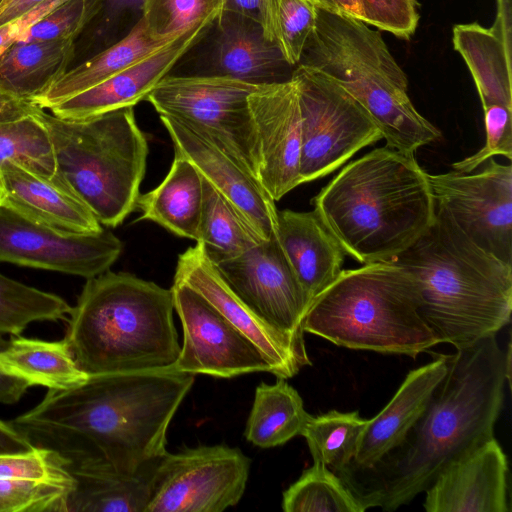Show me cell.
Here are the masks:
<instances>
[{
	"mask_svg": "<svg viewBox=\"0 0 512 512\" xmlns=\"http://www.w3.org/2000/svg\"><path fill=\"white\" fill-rule=\"evenodd\" d=\"M212 23L191 28L162 49L103 82L53 105L49 108L51 114L64 120H82L134 107L170 74Z\"/></svg>",
	"mask_w": 512,
	"mask_h": 512,
	"instance_id": "cell-21",
	"label": "cell"
},
{
	"mask_svg": "<svg viewBox=\"0 0 512 512\" xmlns=\"http://www.w3.org/2000/svg\"><path fill=\"white\" fill-rule=\"evenodd\" d=\"M0 372L31 386L48 390H65L83 383L88 374L82 371L63 340L46 341L11 336L0 351Z\"/></svg>",
	"mask_w": 512,
	"mask_h": 512,
	"instance_id": "cell-29",
	"label": "cell"
},
{
	"mask_svg": "<svg viewBox=\"0 0 512 512\" xmlns=\"http://www.w3.org/2000/svg\"><path fill=\"white\" fill-rule=\"evenodd\" d=\"M174 160L164 180L153 190L140 194L136 208L139 220L153 221L177 236L199 239L203 209V177L197 168L174 149Z\"/></svg>",
	"mask_w": 512,
	"mask_h": 512,
	"instance_id": "cell-26",
	"label": "cell"
},
{
	"mask_svg": "<svg viewBox=\"0 0 512 512\" xmlns=\"http://www.w3.org/2000/svg\"><path fill=\"white\" fill-rule=\"evenodd\" d=\"M364 22L399 38L409 39L416 31L417 0H360Z\"/></svg>",
	"mask_w": 512,
	"mask_h": 512,
	"instance_id": "cell-43",
	"label": "cell"
},
{
	"mask_svg": "<svg viewBox=\"0 0 512 512\" xmlns=\"http://www.w3.org/2000/svg\"><path fill=\"white\" fill-rule=\"evenodd\" d=\"M174 279L197 291L251 341L278 378H291L302 367L311 365L308 355L300 353L289 339L263 321L238 297L199 243L179 255Z\"/></svg>",
	"mask_w": 512,
	"mask_h": 512,
	"instance_id": "cell-19",
	"label": "cell"
},
{
	"mask_svg": "<svg viewBox=\"0 0 512 512\" xmlns=\"http://www.w3.org/2000/svg\"><path fill=\"white\" fill-rule=\"evenodd\" d=\"M391 262L413 279L439 344L465 347L510 323L512 265L477 246L436 203L429 228Z\"/></svg>",
	"mask_w": 512,
	"mask_h": 512,
	"instance_id": "cell-4",
	"label": "cell"
},
{
	"mask_svg": "<svg viewBox=\"0 0 512 512\" xmlns=\"http://www.w3.org/2000/svg\"><path fill=\"white\" fill-rule=\"evenodd\" d=\"M507 456L494 438L446 467L425 493L427 512H509Z\"/></svg>",
	"mask_w": 512,
	"mask_h": 512,
	"instance_id": "cell-20",
	"label": "cell"
},
{
	"mask_svg": "<svg viewBox=\"0 0 512 512\" xmlns=\"http://www.w3.org/2000/svg\"><path fill=\"white\" fill-rule=\"evenodd\" d=\"M173 142L185 156L235 208L243 220L262 239L277 233L278 210L275 201L261 184L222 150L201 128L180 119L159 115Z\"/></svg>",
	"mask_w": 512,
	"mask_h": 512,
	"instance_id": "cell-17",
	"label": "cell"
},
{
	"mask_svg": "<svg viewBox=\"0 0 512 512\" xmlns=\"http://www.w3.org/2000/svg\"><path fill=\"white\" fill-rule=\"evenodd\" d=\"M170 42L172 41L154 38L140 17L121 39L83 63L67 70L45 91L33 98L32 102L42 109H49L53 105L103 82L162 49Z\"/></svg>",
	"mask_w": 512,
	"mask_h": 512,
	"instance_id": "cell-27",
	"label": "cell"
},
{
	"mask_svg": "<svg viewBox=\"0 0 512 512\" xmlns=\"http://www.w3.org/2000/svg\"><path fill=\"white\" fill-rule=\"evenodd\" d=\"M122 250L108 230L69 231L0 204V262L89 279L108 271Z\"/></svg>",
	"mask_w": 512,
	"mask_h": 512,
	"instance_id": "cell-12",
	"label": "cell"
},
{
	"mask_svg": "<svg viewBox=\"0 0 512 512\" xmlns=\"http://www.w3.org/2000/svg\"><path fill=\"white\" fill-rule=\"evenodd\" d=\"M251 460L226 445L166 452L157 465L146 512H222L238 504Z\"/></svg>",
	"mask_w": 512,
	"mask_h": 512,
	"instance_id": "cell-11",
	"label": "cell"
},
{
	"mask_svg": "<svg viewBox=\"0 0 512 512\" xmlns=\"http://www.w3.org/2000/svg\"><path fill=\"white\" fill-rule=\"evenodd\" d=\"M96 8L92 0H66L31 25L17 43L74 41Z\"/></svg>",
	"mask_w": 512,
	"mask_h": 512,
	"instance_id": "cell-40",
	"label": "cell"
},
{
	"mask_svg": "<svg viewBox=\"0 0 512 512\" xmlns=\"http://www.w3.org/2000/svg\"><path fill=\"white\" fill-rule=\"evenodd\" d=\"M75 487L72 478H0V512H66Z\"/></svg>",
	"mask_w": 512,
	"mask_h": 512,
	"instance_id": "cell-39",
	"label": "cell"
},
{
	"mask_svg": "<svg viewBox=\"0 0 512 512\" xmlns=\"http://www.w3.org/2000/svg\"><path fill=\"white\" fill-rule=\"evenodd\" d=\"M35 446L10 422L0 420V453H17L33 449Z\"/></svg>",
	"mask_w": 512,
	"mask_h": 512,
	"instance_id": "cell-47",
	"label": "cell"
},
{
	"mask_svg": "<svg viewBox=\"0 0 512 512\" xmlns=\"http://www.w3.org/2000/svg\"><path fill=\"white\" fill-rule=\"evenodd\" d=\"M0 478L64 480L72 475L55 452L35 446L25 452L0 453Z\"/></svg>",
	"mask_w": 512,
	"mask_h": 512,
	"instance_id": "cell-42",
	"label": "cell"
},
{
	"mask_svg": "<svg viewBox=\"0 0 512 512\" xmlns=\"http://www.w3.org/2000/svg\"><path fill=\"white\" fill-rule=\"evenodd\" d=\"M204 199L199 243L214 263L232 259L262 239L231 203L203 178Z\"/></svg>",
	"mask_w": 512,
	"mask_h": 512,
	"instance_id": "cell-32",
	"label": "cell"
},
{
	"mask_svg": "<svg viewBox=\"0 0 512 512\" xmlns=\"http://www.w3.org/2000/svg\"><path fill=\"white\" fill-rule=\"evenodd\" d=\"M367 422L358 411L332 410L309 415L300 435L306 439L313 461L337 472L354 459Z\"/></svg>",
	"mask_w": 512,
	"mask_h": 512,
	"instance_id": "cell-33",
	"label": "cell"
},
{
	"mask_svg": "<svg viewBox=\"0 0 512 512\" xmlns=\"http://www.w3.org/2000/svg\"><path fill=\"white\" fill-rule=\"evenodd\" d=\"M316 7L333 12L345 13L364 21V12L360 0H310Z\"/></svg>",
	"mask_w": 512,
	"mask_h": 512,
	"instance_id": "cell-49",
	"label": "cell"
},
{
	"mask_svg": "<svg viewBox=\"0 0 512 512\" xmlns=\"http://www.w3.org/2000/svg\"><path fill=\"white\" fill-rule=\"evenodd\" d=\"M264 0H225L223 10L236 12L262 24Z\"/></svg>",
	"mask_w": 512,
	"mask_h": 512,
	"instance_id": "cell-50",
	"label": "cell"
},
{
	"mask_svg": "<svg viewBox=\"0 0 512 512\" xmlns=\"http://www.w3.org/2000/svg\"><path fill=\"white\" fill-rule=\"evenodd\" d=\"M145 0H103L106 21L128 23L131 29L142 15Z\"/></svg>",
	"mask_w": 512,
	"mask_h": 512,
	"instance_id": "cell-45",
	"label": "cell"
},
{
	"mask_svg": "<svg viewBox=\"0 0 512 512\" xmlns=\"http://www.w3.org/2000/svg\"><path fill=\"white\" fill-rule=\"evenodd\" d=\"M57 173L100 224L116 227L136 209L148 143L133 107L82 120H64L40 108Z\"/></svg>",
	"mask_w": 512,
	"mask_h": 512,
	"instance_id": "cell-8",
	"label": "cell"
},
{
	"mask_svg": "<svg viewBox=\"0 0 512 512\" xmlns=\"http://www.w3.org/2000/svg\"><path fill=\"white\" fill-rule=\"evenodd\" d=\"M291 78L301 111L300 184L332 173L382 139L363 106L323 73L297 65Z\"/></svg>",
	"mask_w": 512,
	"mask_h": 512,
	"instance_id": "cell-10",
	"label": "cell"
},
{
	"mask_svg": "<svg viewBox=\"0 0 512 512\" xmlns=\"http://www.w3.org/2000/svg\"><path fill=\"white\" fill-rule=\"evenodd\" d=\"M443 356L446 374L404 440L371 467L335 472L365 510L407 505L451 463L494 438L510 383V345L503 350L494 335Z\"/></svg>",
	"mask_w": 512,
	"mask_h": 512,
	"instance_id": "cell-2",
	"label": "cell"
},
{
	"mask_svg": "<svg viewBox=\"0 0 512 512\" xmlns=\"http://www.w3.org/2000/svg\"><path fill=\"white\" fill-rule=\"evenodd\" d=\"M346 254L391 262L432 224L435 200L413 153L384 146L347 164L312 200Z\"/></svg>",
	"mask_w": 512,
	"mask_h": 512,
	"instance_id": "cell-3",
	"label": "cell"
},
{
	"mask_svg": "<svg viewBox=\"0 0 512 512\" xmlns=\"http://www.w3.org/2000/svg\"><path fill=\"white\" fill-rule=\"evenodd\" d=\"M483 110L486 143L472 156L454 162L452 168L455 171L470 173L496 155L512 158V108L493 105Z\"/></svg>",
	"mask_w": 512,
	"mask_h": 512,
	"instance_id": "cell-41",
	"label": "cell"
},
{
	"mask_svg": "<svg viewBox=\"0 0 512 512\" xmlns=\"http://www.w3.org/2000/svg\"><path fill=\"white\" fill-rule=\"evenodd\" d=\"M40 107L0 88V123L20 120L34 115Z\"/></svg>",
	"mask_w": 512,
	"mask_h": 512,
	"instance_id": "cell-46",
	"label": "cell"
},
{
	"mask_svg": "<svg viewBox=\"0 0 512 512\" xmlns=\"http://www.w3.org/2000/svg\"><path fill=\"white\" fill-rule=\"evenodd\" d=\"M285 512H364L342 479L327 466L313 465L283 492Z\"/></svg>",
	"mask_w": 512,
	"mask_h": 512,
	"instance_id": "cell-35",
	"label": "cell"
},
{
	"mask_svg": "<svg viewBox=\"0 0 512 512\" xmlns=\"http://www.w3.org/2000/svg\"><path fill=\"white\" fill-rule=\"evenodd\" d=\"M195 67L183 76H213L257 86L289 81L293 66L268 40L262 24L236 12L223 10L194 44Z\"/></svg>",
	"mask_w": 512,
	"mask_h": 512,
	"instance_id": "cell-16",
	"label": "cell"
},
{
	"mask_svg": "<svg viewBox=\"0 0 512 512\" xmlns=\"http://www.w3.org/2000/svg\"><path fill=\"white\" fill-rule=\"evenodd\" d=\"M225 0H145L142 19L150 34L173 41L191 28L214 22Z\"/></svg>",
	"mask_w": 512,
	"mask_h": 512,
	"instance_id": "cell-38",
	"label": "cell"
},
{
	"mask_svg": "<svg viewBox=\"0 0 512 512\" xmlns=\"http://www.w3.org/2000/svg\"><path fill=\"white\" fill-rule=\"evenodd\" d=\"M259 87L225 77L168 74L146 100L159 115L201 128L258 180L259 145L248 97Z\"/></svg>",
	"mask_w": 512,
	"mask_h": 512,
	"instance_id": "cell-9",
	"label": "cell"
},
{
	"mask_svg": "<svg viewBox=\"0 0 512 512\" xmlns=\"http://www.w3.org/2000/svg\"><path fill=\"white\" fill-rule=\"evenodd\" d=\"M215 265L255 314L289 339L300 353L308 355L303 320L311 301L276 235Z\"/></svg>",
	"mask_w": 512,
	"mask_h": 512,
	"instance_id": "cell-14",
	"label": "cell"
},
{
	"mask_svg": "<svg viewBox=\"0 0 512 512\" xmlns=\"http://www.w3.org/2000/svg\"><path fill=\"white\" fill-rule=\"evenodd\" d=\"M433 355V361L411 370L389 403L368 420L349 466L371 467L404 440L446 374L443 354Z\"/></svg>",
	"mask_w": 512,
	"mask_h": 512,
	"instance_id": "cell-24",
	"label": "cell"
},
{
	"mask_svg": "<svg viewBox=\"0 0 512 512\" xmlns=\"http://www.w3.org/2000/svg\"><path fill=\"white\" fill-rule=\"evenodd\" d=\"M511 0H497L493 25L477 23L453 27V46L465 61L477 88L483 109L500 105L512 108Z\"/></svg>",
	"mask_w": 512,
	"mask_h": 512,
	"instance_id": "cell-23",
	"label": "cell"
},
{
	"mask_svg": "<svg viewBox=\"0 0 512 512\" xmlns=\"http://www.w3.org/2000/svg\"><path fill=\"white\" fill-rule=\"evenodd\" d=\"M174 311L171 288L108 270L87 279L64 340L88 375L171 368L181 349Z\"/></svg>",
	"mask_w": 512,
	"mask_h": 512,
	"instance_id": "cell-5",
	"label": "cell"
},
{
	"mask_svg": "<svg viewBox=\"0 0 512 512\" xmlns=\"http://www.w3.org/2000/svg\"><path fill=\"white\" fill-rule=\"evenodd\" d=\"M195 375L171 368L89 375L10 423L67 470L106 467L133 475L166 452V434Z\"/></svg>",
	"mask_w": 512,
	"mask_h": 512,
	"instance_id": "cell-1",
	"label": "cell"
},
{
	"mask_svg": "<svg viewBox=\"0 0 512 512\" xmlns=\"http://www.w3.org/2000/svg\"><path fill=\"white\" fill-rule=\"evenodd\" d=\"M35 114L0 123V166L13 161L38 173L54 176L57 170L52 143Z\"/></svg>",
	"mask_w": 512,
	"mask_h": 512,
	"instance_id": "cell-37",
	"label": "cell"
},
{
	"mask_svg": "<svg viewBox=\"0 0 512 512\" xmlns=\"http://www.w3.org/2000/svg\"><path fill=\"white\" fill-rule=\"evenodd\" d=\"M74 41L16 43L0 56V88L31 101L67 71Z\"/></svg>",
	"mask_w": 512,
	"mask_h": 512,
	"instance_id": "cell-30",
	"label": "cell"
},
{
	"mask_svg": "<svg viewBox=\"0 0 512 512\" xmlns=\"http://www.w3.org/2000/svg\"><path fill=\"white\" fill-rule=\"evenodd\" d=\"M160 459L133 475L106 467L68 470L75 487L68 497L66 512H146Z\"/></svg>",
	"mask_w": 512,
	"mask_h": 512,
	"instance_id": "cell-28",
	"label": "cell"
},
{
	"mask_svg": "<svg viewBox=\"0 0 512 512\" xmlns=\"http://www.w3.org/2000/svg\"><path fill=\"white\" fill-rule=\"evenodd\" d=\"M171 290L183 329L174 369L216 378L272 373L261 351L197 291L175 279Z\"/></svg>",
	"mask_w": 512,
	"mask_h": 512,
	"instance_id": "cell-15",
	"label": "cell"
},
{
	"mask_svg": "<svg viewBox=\"0 0 512 512\" xmlns=\"http://www.w3.org/2000/svg\"><path fill=\"white\" fill-rule=\"evenodd\" d=\"M297 65L323 73L358 101L386 146L414 154L441 138L412 104L407 77L381 33L361 19L316 7L315 27Z\"/></svg>",
	"mask_w": 512,
	"mask_h": 512,
	"instance_id": "cell-6",
	"label": "cell"
},
{
	"mask_svg": "<svg viewBox=\"0 0 512 512\" xmlns=\"http://www.w3.org/2000/svg\"><path fill=\"white\" fill-rule=\"evenodd\" d=\"M435 203L477 246L512 265V167L489 159L477 173L428 174Z\"/></svg>",
	"mask_w": 512,
	"mask_h": 512,
	"instance_id": "cell-13",
	"label": "cell"
},
{
	"mask_svg": "<svg viewBox=\"0 0 512 512\" xmlns=\"http://www.w3.org/2000/svg\"><path fill=\"white\" fill-rule=\"evenodd\" d=\"M3 2H4V0H0V6L2 5Z\"/></svg>",
	"mask_w": 512,
	"mask_h": 512,
	"instance_id": "cell-52",
	"label": "cell"
},
{
	"mask_svg": "<svg viewBox=\"0 0 512 512\" xmlns=\"http://www.w3.org/2000/svg\"><path fill=\"white\" fill-rule=\"evenodd\" d=\"M276 236L310 301L342 271L346 252L315 211H278Z\"/></svg>",
	"mask_w": 512,
	"mask_h": 512,
	"instance_id": "cell-25",
	"label": "cell"
},
{
	"mask_svg": "<svg viewBox=\"0 0 512 512\" xmlns=\"http://www.w3.org/2000/svg\"><path fill=\"white\" fill-rule=\"evenodd\" d=\"M316 22V5L310 0H264L262 27L286 62L295 67Z\"/></svg>",
	"mask_w": 512,
	"mask_h": 512,
	"instance_id": "cell-36",
	"label": "cell"
},
{
	"mask_svg": "<svg viewBox=\"0 0 512 512\" xmlns=\"http://www.w3.org/2000/svg\"><path fill=\"white\" fill-rule=\"evenodd\" d=\"M64 1L66 0H45L20 17L0 25V56L16 44L31 25Z\"/></svg>",
	"mask_w": 512,
	"mask_h": 512,
	"instance_id": "cell-44",
	"label": "cell"
},
{
	"mask_svg": "<svg viewBox=\"0 0 512 512\" xmlns=\"http://www.w3.org/2000/svg\"><path fill=\"white\" fill-rule=\"evenodd\" d=\"M256 128L258 181L275 202L300 185L301 111L296 82L260 86L248 97Z\"/></svg>",
	"mask_w": 512,
	"mask_h": 512,
	"instance_id": "cell-18",
	"label": "cell"
},
{
	"mask_svg": "<svg viewBox=\"0 0 512 512\" xmlns=\"http://www.w3.org/2000/svg\"><path fill=\"white\" fill-rule=\"evenodd\" d=\"M45 0H11L0 9V25L25 14Z\"/></svg>",
	"mask_w": 512,
	"mask_h": 512,
	"instance_id": "cell-51",
	"label": "cell"
},
{
	"mask_svg": "<svg viewBox=\"0 0 512 512\" xmlns=\"http://www.w3.org/2000/svg\"><path fill=\"white\" fill-rule=\"evenodd\" d=\"M285 380L262 382L255 389L244 434L257 447L280 446L300 435L310 415L297 390Z\"/></svg>",
	"mask_w": 512,
	"mask_h": 512,
	"instance_id": "cell-31",
	"label": "cell"
},
{
	"mask_svg": "<svg viewBox=\"0 0 512 512\" xmlns=\"http://www.w3.org/2000/svg\"><path fill=\"white\" fill-rule=\"evenodd\" d=\"M71 309L62 297L0 273V334L17 336L34 322L66 321Z\"/></svg>",
	"mask_w": 512,
	"mask_h": 512,
	"instance_id": "cell-34",
	"label": "cell"
},
{
	"mask_svg": "<svg viewBox=\"0 0 512 512\" xmlns=\"http://www.w3.org/2000/svg\"><path fill=\"white\" fill-rule=\"evenodd\" d=\"M303 330L340 347L411 358L439 344L413 279L392 262L342 270L311 301Z\"/></svg>",
	"mask_w": 512,
	"mask_h": 512,
	"instance_id": "cell-7",
	"label": "cell"
},
{
	"mask_svg": "<svg viewBox=\"0 0 512 512\" xmlns=\"http://www.w3.org/2000/svg\"><path fill=\"white\" fill-rule=\"evenodd\" d=\"M3 336L0 334V351L8 344V340ZM28 388V384L24 381L0 372V404L17 403L27 392Z\"/></svg>",
	"mask_w": 512,
	"mask_h": 512,
	"instance_id": "cell-48",
	"label": "cell"
},
{
	"mask_svg": "<svg viewBox=\"0 0 512 512\" xmlns=\"http://www.w3.org/2000/svg\"><path fill=\"white\" fill-rule=\"evenodd\" d=\"M0 204L69 231L99 232L103 229L58 173L47 176L13 161L0 166Z\"/></svg>",
	"mask_w": 512,
	"mask_h": 512,
	"instance_id": "cell-22",
	"label": "cell"
}]
</instances>
